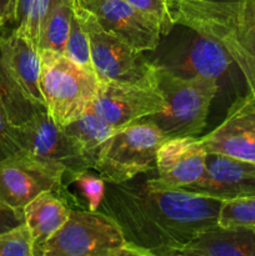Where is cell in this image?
Masks as SVG:
<instances>
[{
	"label": "cell",
	"mask_w": 255,
	"mask_h": 256,
	"mask_svg": "<svg viewBox=\"0 0 255 256\" xmlns=\"http://www.w3.org/2000/svg\"><path fill=\"white\" fill-rule=\"evenodd\" d=\"M90 109L119 129L162 112L164 99L158 86L100 79L99 92Z\"/></svg>",
	"instance_id": "10"
},
{
	"label": "cell",
	"mask_w": 255,
	"mask_h": 256,
	"mask_svg": "<svg viewBox=\"0 0 255 256\" xmlns=\"http://www.w3.org/2000/svg\"><path fill=\"white\" fill-rule=\"evenodd\" d=\"M135 9L154 16L162 26V35H168L175 26L170 14L169 0H124Z\"/></svg>",
	"instance_id": "27"
},
{
	"label": "cell",
	"mask_w": 255,
	"mask_h": 256,
	"mask_svg": "<svg viewBox=\"0 0 255 256\" xmlns=\"http://www.w3.org/2000/svg\"><path fill=\"white\" fill-rule=\"evenodd\" d=\"M0 39L4 59L16 82L35 102L46 109L40 86L42 59L39 49L15 29L9 34H0Z\"/></svg>",
	"instance_id": "15"
},
{
	"label": "cell",
	"mask_w": 255,
	"mask_h": 256,
	"mask_svg": "<svg viewBox=\"0 0 255 256\" xmlns=\"http://www.w3.org/2000/svg\"><path fill=\"white\" fill-rule=\"evenodd\" d=\"M174 25L216 40L242 72L255 100V16L252 0H169Z\"/></svg>",
	"instance_id": "2"
},
{
	"label": "cell",
	"mask_w": 255,
	"mask_h": 256,
	"mask_svg": "<svg viewBox=\"0 0 255 256\" xmlns=\"http://www.w3.org/2000/svg\"><path fill=\"white\" fill-rule=\"evenodd\" d=\"M208 152H222L255 164V132L228 112L224 122L202 138Z\"/></svg>",
	"instance_id": "18"
},
{
	"label": "cell",
	"mask_w": 255,
	"mask_h": 256,
	"mask_svg": "<svg viewBox=\"0 0 255 256\" xmlns=\"http://www.w3.org/2000/svg\"><path fill=\"white\" fill-rule=\"evenodd\" d=\"M206 155L202 138H169L158 150V179L175 189L189 186L204 172Z\"/></svg>",
	"instance_id": "13"
},
{
	"label": "cell",
	"mask_w": 255,
	"mask_h": 256,
	"mask_svg": "<svg viewBox=\"0 0 255 256\" xmlns=\"http://www.w3.org/2000/svg\"><path fill=\"white\" fill-rule=\"evenodd\" d=\"M22 150L36 159L58 165L65 170V179L94 168V159L65 132L46 112H38L22 125H15Z\"/></svg>",
	"instance_id": "8"
},
{
	"label": "cell",
	"mask_w": 255,
	"mask_h": 256,
	"mask_svg": "<svg viewBox=\"0 0 255 256\" xmlns=\"http://www.w3.org/2000/svg\"><path fill=\"white\" fill-rule=\"evenodd\" d=\"M0 256H34V242L28 225L0 232Z\"/></svg>",
	"instance_id": "25"
},
{
	"label": "cell",
	"mask_w": 255,
	"mask_h": 256,
	"mask_svg": "<svg viewBox=\"0 0 255 256\" xmlns=\"http://www.w3.org/2000/svg\"><path fill=\"white\" fill-rule=\"evenodd\" d=\"M252 10H254V16H255V0H252Z\"/></svg>",
	"instance_id": "32"
},
{
	"label": "cell",
	"mask_w": 255,
	"mask_h": 256,
	"mask_svg": "<svg viewBox=\"0 0 255 256\" xmlns=\"http://www.w3.org/2000/svg\"><path fill=\"white\" fill-rule=\"evenodd\" d=\"M169 138L152 122L140 119L119 128L95 156L94 168L108 184H119L156 168V154Z\"/></svg>",
	"instance_id": "5"
},
{
	"label": "cell",
	"mask_w": 255,
	"mask_h": 256,
	"mask_svg": "<svg viewBox=\"0 0 255 256\" xmlns=\"http://www.w3.org/2000/svg\"><path fill=\"white\" fill-rule=\"evenodd\" d=\"M74 9L89 36L92 65L99 79L158 86L156 64L145 56V52L106 32L79 0H75Z\"/></svg>",
	"instance_id": "6"
},
{
	"label": "cell",
	"mask_w": 255,
	"mask_h": 256,
	"mask_svg": "<svg viewBox=\"0 0 255 256\" xmlns=\"http://www.w3.org/2000/svg\"><path fill=\"white\" fill-rule=\"evenodd\" d=\"M224 2H232V0H224Z\"/></svg>",
	"instance_id": "33"
},
{
	"label": "cell",
	"mask_w": 255,
	"mask_h": 256,
	"mask_svg": "<svg viewBox=\"0 0 255 256\" xmlns=\"http://www.w3.org/2000/svg\"><path fill=\"white\" fill-rule=\"evenodd\" d=\"M62 54L66 55L68 58H70L76 64L94 72L92 65V58H90L89 36H88L79 16L75 12V9Z\"/></svg>",
	"instance_id": "24"
},
{
	"label": "cell",
	"mask_w": 255,
	"mask_h": 256,
	"mask_svg": "<svg viewBox=\"0 0 255 256\" xmlns=\"http://www.w3.org/2000/svg\"><path fill=\"white\" fill-rule=\"evenodd\" d=\"M74 2L75 0H52L42 20L38 49L64 52L74 15Z\"/></svg>",
	"instance_id": "20"
},
{
	"label": "cell",
	"mask_w": 255,
	"mask_h": 256,
	"mask_svg": "<svg viewBox=\"0 0 255 256\" xmlns=\"http://www.w3.org/2000/svg\"><path fill=\"white\" fill-rule=\"evenodd\" d=\"M110 34L140 52H152L162 35L160 22L124 0H79Z\"/></svg>",
	"instance_id": "11"
},
{
	"label": "cell",
	"mask_w": 255,
	"mask_h": 256,
	"mask_svg": "<svg viewBox=\"0 0 255 256\" xmlns=\"http://www.w3.org/2000/svg\"><path fill=\"white\" fill-rule=\"evenodd\" d=\"M228 112L236 115L249 129L255 132V100L250 98L249 94L238 99Z\"/></svg>",
	"instance_id": "29"
},
{
	"label": "cell",
	"mask_w": 255,
	"mask_h": 256,
	"mask_svg": "<svg viewBox=\"0 0 255 256\" xmlns=\"http://www.w3.org/2000/svg\"><path fill=\"white\" fill-rule=\"evenodd\" d=\"M19 0H0V28L6 24H15L18 16Z\"/></svg>",
	"instance_id": "31"
},
{
	"label": "cell",
	"mask_w": 255,
	"mask_h": 256,
	"mask_svg": "<svg viewBox=\"0 0 255 256\" xmlns=\"http://www.w3.org/2000/svg\"><path fill=\"white\" fill-rule=\"evenodd\" d=\"M62 129L94 159V162L99 148L118 130L102 116L95 114L92 109L64 125Z\"/></svg>",
	"instance_id": "21"
},
{
	"label": "cell",
	"mask_w": 255,
	"mask_h": 256,
	"mask_svg": "<svg viewBox=\"0 0 255 256\" xmlns=\"http://www.w3.org/2000/svg\"><path fill=\"white\" fill-rule=\"evenodd\" d=\"M39 52L40 86L46 112L60 126H64L90 109L99 92L100 79L96 72L76 64L62 52Z\"/></svg>",
	"instance_id": "4"
},
{
	"label": "cell",
	"mask_w": 255,
	"mask_h": 256,
	"mask_svg": "<svg viewBox=\"0 0 255 256\" xmlns=\"http://www.w3.org/2000/svg\"><path fill=\"white\" fill-rule=\"evenodd\" d=\"M24 212H19L0 202V232L24 224Z\"/></svg>",
	"instance_id": "30"
},
{
	"label": "cell",
	"mask_w": 255,
	"mask_h": 256,
	"mask_svg": "<svg viewBox=\"0 0 255 256\" xmlns=\"http://www.w3.org/2000/svg\"><path fill=\"white\" fill-rule=\"evenodd\" d=\"M69 202L55 192H44L24 208L25 224L32 232L35 252L55 234L69 218Z\"/></svg>",
	"instance_id": "16"
},
{
	"label": "cell",
	"mask_w": 255,
	"mask_h": 256,
	"mask_svg": "<svg viewBox=\"0 0 255 256\" xmlns=\"http://www.w3.org/2000/svg\"><path fill=\"white\" fill-rule=\"evenodd\" d=\"M219 225L255 228V196L222 202L219 212Z\"/></svg>",
	"instance_id": "23"
},
{
	"label": "cell",
	"mask_w": 255,
	"mask_h": 256,
	"mask_svg": "<svg viewBox=\"0 0 255 256\" xmlns=\"http://www.w3.org/2000/svg\"><path fill=\"white\" fill-rule=\"evenodd\" d=\"M125 242L122 228L105 212L72 210L65 224L35 256H114Z\"/></svg>",
	"instance_id": "7"
},
{
	"label": "cell",
	"mask_w": 255,
	"mask_h": 256,
	"mask_svg": "<svg viewBox=\"0 0 255 256\" xmlns=\"http://www.w3.org/2000/svg\"><path fill=\"white\" fill-rule=\"evenodd\" d=\"M0 105L4 108L10 122L14 125L24 124L38 112L45 109L42 105L35 102L16 82L2 55V39H0Z\"/></svg>",
	"instance_id": "19"
},
{
	"label": "cell",
	"mask_w": 255,
	"mask_h": 256,
	"mask_svg": "<svg viewBox=\"0 0 255 256\" xmlns=\"http://www.w3.org/2000/svg\"><path fill=\"white\" fill-rule=\"evenodd\" d=\"M232 64V59L216 40L195 32L194 40L185 56L176 66L169 68V70L182 76L196 75L212 78L219 82Z\"/></svg>",
	"instance_id": "17"
},
{
	"label": "cell",
	"mask_w": 255,
	"mask_h": 256,
	"mask_svg": "<svg viewBox=\"0 0 255 256\" xmlns=\"http://www.w3.org/2000/svg\"><path fill=\"white\" fill-rule=\"evenodd\" d=\"M220 200L170 188L158 178L109 184L99 209L122 228L128 242L174 256L199 232L219 224Z\"/></svg>",
	"instance_id": "1"
},
{
	"label": "cell",
	"mask_w": 255,
	"mask_h": 256,
	"mask_svg": "<svg viewBox=\"0 0 255 256\" xmlns=\"http://www.w3.org/2000/svg\"><path fill=\"white\" fill-rule=\"evenodd\" d=\"M24 152L18 140L15 125L10 122L6 112L0 105V162Z\"/></svg>",
	"instance_id": "28"
},
{
	"label": "cell",
	"mask_w": 255,
	"mask_h": 256,
	"mask_svg": "<svg viewBox=\"0 0 255 256\" xmlns=\"http://www.w3.org/2000/svg\"><path fill=\"white\" fill-rule=\"evenodd\" d=\"M70 182L79 188L82 198L88 202V210H92V212L99 210L102 199H104L105 189H106L105 182L102 178L95 176L92 172H89V170H85V172L75 174L74 176L70 178L68 180V184Z\"/></svg>",
	"instance_id": "26"
},
{
	"label": "cell",
	"mask_w": 255,
	"mask_h": 256,
	"mask_svg": "<svg viewBox=\"0 0 255 256\" xmlns=\"http://www.w3.org/2000/svg\"><path fill=\"white\" fill-rule=\"evenodd\" d=\"M180 190L220 202L255 196V164L222 152H208L200 179Z\"/></svg>",
	"instance_id": "12"
},
{
	"label": "cell",
	"mask_w": 255,
	"mask_h": 256,
	"mask_svg": "<svg viewBox=\"0 0 255 256\" xmlns=\"http://www.w3.org/2000/svg\"><path fill=\"white\" fill-rule=\"evenodd\" d=\"M156 85L164 99V109L146 119L168 138L202 134L219 82L196 75L182 76L156 64Z\"/></svg>",
	"instance_id": "3"
},
{
	"label": "cell",
	"mask_w": 255,
	"mask_h": 256,
	"mask_svg": "<svg viewBox=\"0 0 255 256\" xmlns=\"http://www.w3.org/2000/svg\"><path fill=\"white\" fill-rule=\"evenodd\" d=\"M44 192L72 199L65 185V170L22 152L0 162V202L19 212Z\"/></svg>",
	"instance_id": "9"
},
{
	"label": "cell",
	"mask_w": 255,
	"mask_h": 256,
	"mask_svg": "<svg viewBox=\"0 0 255 256\" xmlns=\"http://www.w3.org/2000/svg\"><path fill=\"white\" fill-rule=\"evenodd\" d=\"M52 0H19L15 30L29 39L35 46L39 45L42 20Z\"/></svg>",
	"instance_id": "22"
},
{
	"label": "cell",
	"mask_w": 255,
	"mask_h": 256,
	"mask_svg": "<svg viewBox=\"0 0 255 256\" xmlns=\"http://www.w3.org/2000/svg\"><path fill=\"white\" fill-rule=\"evenodd\" d=\"M174 256H255V228L218 224L199 232Z\"/></svg>",
	"instance_id": "14"
}]
</instances>
